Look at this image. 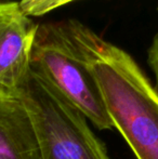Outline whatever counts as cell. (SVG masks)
Instances as JSON below:
<instances>
[{"label":"cell","instance_id":"obj_1","mask_svg":"<svg viewBox=\"0 0 158 159\" xmlns=\"http://www.w3.org/2000/svg\"><path fill=\"white\" fill-rule=\"evenodd\" d=\"M101 89L114 128L138 159H158V94L137 62L76 20L57 23Z\"/></svg>","mask_w":158,"mask_h":159},{"label":"cell","instance_id":"obj_2","mask_svg":"<svg viewBox=\"0 0 158 159\" xmlns=\"http://www.w3.org/2000/svg\"><path fill=\"white\" fill-rule=\"evenodd\" d=\"M29 70L97 129L114 128L94 75L67 43L57 23L38 24Z\"/></svg>","mask_w":158,"mask_h":159},{"label":"cell","instance_id":"obj_3","mask_svg":"<svg viewBox=\"0 0 158 159\" xmlns=\"http://www.w3.org/2000/svg\"><path fill=\"white\" fill-rule=\"evenodd\" d=\"M16 94L32 118L40 159H110L87 118L30 70Z\"/></svg>","mask_w":158,"mask_h":159},{"label":"cell","instance_id":"obj_4","mask_svg":"<svg viewBox=\"0 0 158 159\" xmlns=\"http://www.w3.org/2000/svg\"><path fill=\"white\" fill-rule=\"evenodd\" d=\"M37 28L20 1H0V90L16 93L26 80Z\"/></svg>","mask_w":158,"mask_h":159},{"label":"cell","instance_id":"obj_5","mask_svg":"<svg viewBox=\"0 0 158 159\" xmlns=\"http://www.w3.org/2000/svg\"><path fill=\"white\" fill-rule=\"evenodd\" d=\"M0 159H40L28 109L16 93L0 90Z\"/></svg>","mask_w":158,"mask_h":159},{"label":"cell","instance_id":"obj_6","mask_svg":"<svg viewBox=\"0 0 158 159\" xmlns=\"http://www.w3.org/2000/svg\"><path fill=\"white\" fill-rule=\"evenodd\" d=\"M73 1L76 0H20V4L28 16H42Z\"/></svg>","mask_w":158,"mask_h":159},{"label":"cell","instance_id":"obj_7","mask_svg":"<svg viewBox=\"0 0 158 159\" xmlns=\"http://www.w3.org/2000/svg\"><path fill=\"white\" fill-rule=\"evenodd\" d=\"M147 62L152 68L155 76L156 84H155V90L158 94V33L155 35L154 39L152 41L150 49H148V59Z\"/></svg>","mask_w":158,"mask_h":159}]
</instances>
